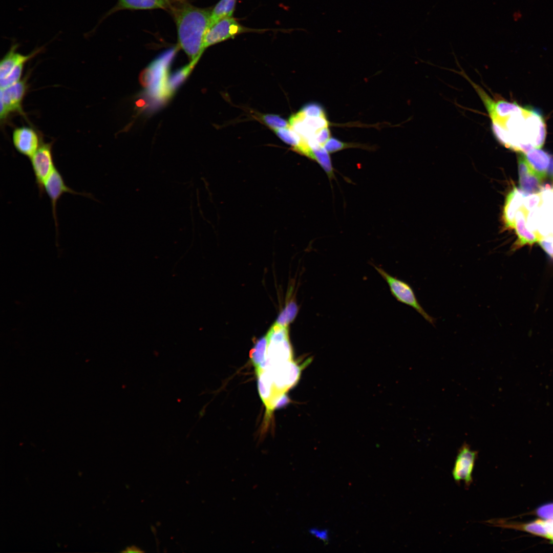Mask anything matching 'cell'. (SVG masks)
<instances>
[{
  "mask_svg": "<svg viewBox=\"0 0 553 553\" xmlns=\"http://www.w3.org/2000/svg\"><path fill=\"white\" fill-rule=\"evenodd\" d=\"M472 84L483 102L491 121L492 133L505 147L525 153L544 144L546 126L541 113L529 107H522L516 102L491 97L480 86L465 73L462 74Z\"/></svg>",
  "mask_w": 553,
  "mask_h": 553,
  "instance_id": "obj_1",
  "label": "cell"
},
{
  "mask_svg": "<svg viewBox=\"0 0 553 553\" xmlns=\"http://www.w3.org/2000/svg\"><path fill=\"white\" fill-rule=\"evenodd\" d=\"M176 23L178 45L190 62L197 63L204 51L203 42L210 25L211 9L183 3L172 9Z\"/></svg>",
  "mask_w": 553,
  "mask_h": 553,
  "instance_id": "obj_2",
  "label": "cell"
},
{
  "mask_svg": "<svg viewBox=\"0 0 553 553\" xmlns=\"http://www.w3.org/2000/svg\"><path fill=\"white\" fill-rule=\"evenodd\" d=\"M19 46L18 43L13 42L1 60V89L11 86L20 80L25 63L44 50L43 47L37 48L25 55L18 52Z\"/></svg>",
  "mask_w": 553,
  "mask_h": 553,
  "instance_id": "obj_3",
  "label": "cell"
},
{
  "mask_svg": "<svg viewBox=\"0 0 553 553\" xmlns=\"http://www.w3.org/2000/svg\"><path fill=\"white\" fill-rule=\"evenodd\" d=\"M375 269L387 282L392 295L399 302L410 306L432 325L435 319L430 316L420 304L414 290L407 282L394 277L383 268L372 264Z\"/></svg>",
  "mask_w": 553,
  "mask_h": 553,
  "instance_id": "obj_4",
  "label": "cell"
},
{
  "mask_svg": "<svg viewBox=\"0 0 553 553\" xmlns=\"http://www.w3.org/2000/svg\"><path fill=\"white\" fill-rule=\"evenodd\" d=\"M265 29H252L240 24L232 16L222 18L211 26L206 33L204 42V50L212 45L248 32H262Z\"/></svg>",
  "mask_w": 553,
  "mask_h": 553,
  "instance_id": "obj_5",
  "label": "cell"
},
{
  "mask_svg": "<svg viewBox=\"0 0 553 553\" xmlns=\"http://www.w3.org/2000/svg\"><path fill=\"white\" fill-rule=\"evenodd\" d=\"M311 361L310 358L300 364L292 359L269 369L276 393H286L293 387L298 382L302 370Z\"/></svg>",
  "mask_w": 553,
  "mask_h": 553,
  "instance_id": "obj_6",
  "label": "cell"
},
{
  "mask_svg": "<svg viewBox=\"0 0 553 553\" xmlns=\"http://www.w3.org/2000/svg\"><path fill=\"white\" fill-rule=\"evenodd\" d=\"M27 79L24 77L11 86L1 89V123H4L12 114L23 113L22 102L28 89Z\"/></svg>",
  "mask_w": 553,
  "mask_h": 553,
  "instance_id": "obj_7",
  "label": "cell"
},
{
  "mask_svg": "<svg viewBox=\"0 0 553 553\" xmlns=\"http://www.w3.org/2000/svg\"><path fill=\"white\" fill-rule=\"evenodd\" d=\"M52 142L44 143L30 158L36 185L40 194L44 193V185L56 168L52 152Z\"/></svg>",
  "mask_w": 553,
  "mask_h": 553,
  "instance_id": "obj_8",
  "label": "cell"
},
{
  "mask_svg": "<svg viewBox=\"0 0 553 553\" xmlns=\"http://www.w3.org/2000/svg\"><path fill=\"white\" fill-rule=\"evenodd\" d=\"M478 451L471 449L470 446L464 442L459 448L452 470V476L456 483L463 481L465 487L468 488L472 483V473Z\"/></svg>",
  "mask_w": 553,
  "mask_h": 553,
  "instance_id": "obj_9",
  "label": "cell"
},
{
  "mask_svg": "<svg viewBox=\"0 0 553 553\" xmlns=\"http://www.w3.org/2000/svg\"><path fill=\"white\" fill-rule=\"evenodd\" d=\"M44 191L48 195L51 201L52 214L56 229H58L56 205L58 201L63 194L69 193L92 197L89 194L79 193L68 187L62 176L56 167L45 182Z\"/></svg>",
  "mask_w": 553,
  "mask_h": 553,
  "instance_id": "obj_10",
  "label": "cell"
},
{
  "mask_svg": "<svg viewBox=\"0 0 553 553\" xmlns=\"http://www.w3.org/2000/svg\"><path fill=\"white\" fill-rule=\"evenodd\" d=\"M12 141L16 150L29 159L43 142L37 131L26 126L17 127L13 130Z\"/></svg>",
  "mask_w": 553,
  "mask_h": 553,
  "instance_id": "obj_11",
  "label": "cell"
},
{
  "mask_svg": "<svg viewBox=\"0 0 553 553\" xmlns=\"http://www.w3.org/2000/svg\"><path fill=\"white\" fill-rule=\"evenodd\" d=\"M172 0H117L116 4L109 10L99 20L98 24L91 33L107 17L114 13L122 10H153L157 9H171L173 7Z\"/></svg>",
  "mask_w": 553,
  "mask_h": 553,
  "instance_id": "obj_12",
  "label": "cell"
},
{
  "mask_svg": "<svg viewBox=\"0 0 553 553\" xmlns=\"http://www.w3.org/2000/svg\"><path fill=\"white\" fill-rule=\"evenodd\" d=\"M518 163L519 185L521 190L525 194L540 193L543 178L531 167L522 153H520L518 157Z\"/></svg>",
  "mask_w": 553,
  "mask_h": 553,
  "instance_id": "obj_13",
  "label": "cell"
},
{
  "mask_svg": "<svg viewBox=\"0 0 553 553\" xmlns=\"http://www.w3.org/2000/svg\"><path fill=\"white\" fill-rule=\"evenodd\" d=\"M293 354L289 337L268 341L267 356L265 369L284 362L293 359Z\"/></svg>",
  "mask_w": 553,
  "mask_h": 553,
  "instance_id": "obj_14",
  "label": "cell"
},
{
  "mask_svg": "<svg viewBox=\"0 0 553 553\" xmlns=\"http://www.w3.org/2000/svg\"><path fill=\"white\" fill-rule=\"evenodd\" d=\"M528 214L523 207L516 213L514 228L515 229L518 239L513 246V250L525 245H531L539 242L542 238L538 232L532 231L526 227V221Z\"/></svg>",
  "mask_w": 553,
  "mask_h": 553,
  "instance_id": "obj_15",
  "label": "cell"
},
{
  "mask_svg": "<svg viewBox=\"0 0 553 553\" xmlns=\"http://www.w3.org/2000/svg\"><path fill=\"white\" fill-rule=\"evenodd\" d=\"M525 194L516 187L508 194L503 209V218L505 227L509 229L514 227L517 212L523 206Z\"/></svg>",
  "mask_w": 553,
  "mask_h": 553,
  "instance_id": "obj_16",
  "label": "cell"
},
{
  "mask_svg": "<svg viewBox=\"0 0 553 553\" xmlns=\"http://www.w3.org/2000/svg\"><path fill=\"white\" fill-rule=\"evenodd\" d=\"M256 372L258 377L259 393L267 413L272 399L278 393L275 392L271 375L268 369H260L256 371Z\"/></svg>",
  "mask_w": 553,
  "mask_h": 553,
  "instance_id": "obj_17",
  "label": "cell"
},
{
  "mask_svg": "<svg viewBox=\"0 0 553 553\" xmlns=\"http://www.w3.org/2000/svg\"><path fill=\"white\" fill-rule=\"evenodd\" d=\"M523 154L531 167L544 179L551 156L540 148H533Z\"/></svg>",
  "mask_w": 553,
  "mask_h": 553,
  "instance_id": "obj_18",
  "label": "cell"
},
{
  "mask_svg": "<svg viewBox=\"0 0 553 553\" xmlns=\"http://www.w3.org/2000/svg\"><path fill=\"white\" fill-rule=\"evenodd\" d=\"M267 348L268 339L266 335L258 339L250 351L249 357L256 371L266 369Z\"/></svg>",
  "mask_w": 553,
  "mask_h": 553,
  "instance_id": "obj_19",
  "label": "cell"
},
{
  "mask_svg": "<svg viewBox=\"0 0 553 553\" xmlns=\"http://www.w3.org/2000/svg\"><path fill=\"white\" fill-rule=\"evenodd\" d=\"M237 1V0H220L211 9L209 28L222 18L232 16Z\"/></svg>",
  "mask_w": 553,
  "mask_h": 553,
  "instance_id": "obj_20",
  "label": "cell"
},
{
  "mask_svg": "<svg viewBox=\"0 0 553 553\" xmlns=\"http://www.w3.org/2000/svg\"><path fill=\"white\" fill-rule=\"evenodd\" d=\"M310 158L315 160L321 166L329 178L334 177L333 168L329 153L323 146L312 148Z\"/></svg>",
  "mask_w": 553,
  "mask_h": 553,
  "instance_id": "obj_21",
  "label": "cell"
},
{
  "mask_svg": "<svg viewBox=\"0 0 553 553\" xmlns=\"http://www.w3.org/2000/svg\"><path fill=\"white\" fill-rule=\"evenodd\" d=\"M299 307L294 300H290L279 314L274 324L287 327L295 318Z\"/></svg>",
  "mask_w": 553,
  "mask_h": 553,
  "instance_id": "obj_22",
  "label": "cell"
},
{
  "mask_svg": "<svg viewBox=\"0 0 553 553\" xmlns=\"http://www.w3.org/2000/svg\"><path fill=\"white\" fill-rule=\"evenodd\" d=\"M277 136L284 142L290 145L296 151L302 143L300 136L289 127L273 130Z\"/></svg>",
  "mask_w": 553,
  "mask_h": 553,
  "instance_id": "obj_23",
  "label": "cell"
},
{
  "mask_svg": "<svg viewBox=\"0 0 553 553\" xmlns=\"http://www.w3.org/2000/svg\"><path fill=\"white\" fill-rule=\"evenodd\" d=\"M196 64L195 62H190L188 65L178 71L169 78L167 80V88L170 95L173 94L176 87L187 76Z\"/></svg>",
  "mask_w": 553,
  "mask_h": 553,
  "instance_id": "obj_24",
  "label": "cell"
},
{
  "mask_svg": "<svg viewBox=\"0 0 553 553\" xmlns=\"http://www.w3.org/2000/svg\"><path fill=\"white\" fill-rule=\"evenodd\" d=\"M260 119L273 130L289 126V122L277 115L264 114L261 116Z\"/></svg>",
  "mask_w": 553,
  "mask_h": 553,
  "instance_id": "obj_25",
  "label": "cell"
},
{
  "mask_svg": "<svg viewBox=\"0 0 553 553\" xmlns=\"http://www.w3.org/2000/svg\"><path fill=\"white\" fill-rule=\"evenodd\" d=\"M542 196L541 193L524 195L523 208L528 213L529 211L541 205Z\"/></svg>",
  "mask_w": 553,
  "mask_h": 553,
  "instance_id": "obj_26",
  "label": "cell"
},
{
  "mask_svg": "<svg viewBox=\"0 0 553 553\" xmlns=\"http://www.w3.org/2000/svg\"><path fill=\"white\" fill-rule=\"evenodd\" d=\"M352 146L351 144L343 142L336 138H330L324 147L329 153H333Z\"/></svg>",
  "mask_w": 553,
  "mask_h": 553,
  "instance_id": "obj_27",
  "label": "cell"
},
{
  "mask_svg": "<svg viewBox=\"0 0 553 553\" xmlns=\"http://www.w3.org/2000/svg\"><path fill=\"white\" fill-rule=\"evenodd\" d=\"M300 111L308 116L321 117L326 116L323 108L319 104L316 103L307 104Z\"/></svg>",
  "mask_w": 553,
  "mask_h": 553,
  "instance_id": "obj_28",
  "label": "cell"
},
{
  "mask_svg": "<svg viewBox=\"0 0 553 553\" xmlns=\"http://www.w3.org/2000/svg\"><path fill=\"white\" fill-rule=\"evenodd\" d=\"M523 529L530 533L542 536L549 538V535L542 524V520H537L527 524L523 526Z\"/></svg>",
  "mask_w": 553,
  "mask_h": 553,
  "instance_id": "obj_29",
  "label": "cell"
},
{
  "mask_svg": "<svg viewBox=\"0 0 553 553\" xmlns=\"http://www.w3.org/2000/svg\"><path fill=\"white\" fill-rule=\"evenodd\" d=\"M539 243L544 250L553 259V236L542 237Z\"/></svg>",
  "mask_w": 553,
  "mask_h": 553,
  "instance_id": "obj_30",
  "label": "cell"
},
{
  "mask_svg": "<svg viewBox=\"0 0 553 553\" xmlns=\"http://www.w3.org/2000/svg\"><path fill=\"white\" fill-rule=\"evenodd\" d=\"M537 514L541 517L551 519L553 518V503L546 504L539 507L537 511Z\"/></svg>",
  "mask_w": 553,
  "mask_h": 553,
  "instance_id": "obj_31",
  "label": "cell"
},
{
  "mask_svg": "<svg viewBox=\"0 0 553 553\" xmlns=\"http://www.w3.org/2000/svg\"><path fill=\"white\" fill-rule=\"evenodd\" d=\"M309 533L312 536L324 542H327L329 539V533L327 529L312 528Z\"/></svg>",
  "mask_w": 553,
  "mask_h": 553,
  "instance_id": "obj_32",
  "label": "cell"
},
{
  "mask_svg": "<svg viewBox=\"0 0 553 553\" xmlns=\"http://www.w3.org/2000/svg\"><path fill=\"white\" fill-rule=\"evenodd\" d=\"M547 174L553 180V157L551 156Z\"/></svg>",
  "mask_w": 553,
  "mask_h": 553,
  "instance_id": "obj_33",
  "label": "cell"
},
{
  "mask_svg": "<svg viewBox=\"0 0 553 553\" xmlns=\"http://www.w3.org/2000/svg\"><path fill=\"white\" fill-rule=\"evenodd\" d=\"M123 552L132 553V552H143V551L141 550L140 548H137L136 547L132 546V547L126 548L125 550L123 551Z\"/></svg>",
  "mask_w": 553,
  "mask_h": 553,
  "instance_id": "obj_34",
  "label": "cell"
},
{
  "mask_svg": "<svg viewBox=\"0 0 553 553\" xmlns=\"http://www.w3.org/2000/svg\"><path fill=\"white\" fill-rule=\"evenodd\" d=\"M513 18L515 21H518L521 18L522 15L520 11H515L513 14Z\"/></svg>",
  "mask_w": 553,
  "mask_h": 553,
  "instance_id": "obj_35",
  "label": "cell"
},
{
  "mask_svg": "<svg viewBox=\"0 0 553 553\" xmlns=\"http://www.w3.org/2000/svg\"><path fill=\"white\" fill-rule=\"evenodd\" d=\"M547 533H548V534L549 535V539H551V538H553V528H549V529H547Z\"/></svg>",
  "mask_w": 553,
  "mask_h": 553,
  "instance_id": "obj_36",
  "label": "cell"
},
{
  "mask_svg": "<svg viewBox=\"0 0 553 553\" xmlns=\"http://www.w3.org/2000/svg\"><path fill=\"white\" fill-rule=\"evenodd\" d=\"M551 542L553 543V538H551Z\"/></svg>",
  "mask_w": 553,
  "mask_h": 553,
  "instance_id": "obj_37",
  "label": "cell"
}]
</instances>
